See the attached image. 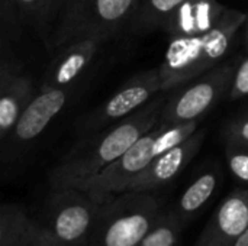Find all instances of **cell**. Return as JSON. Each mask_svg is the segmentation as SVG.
Here are the masks:
<instances>
[{"label":"cell","mask_w":248,"mask_h":246,"mask_svg":"<svg viewBox=\"0 0 248 246\" xmlns=\"http://www.w3.org/2000/svg\"><path fill=\"white\" fill-rule=\"evenodd\" d=\"M169 93L160 91L135 113L77 141L51 170L49 184L52 190L77 187L118 159L135 141L160 122Z\"/></svg>","instance_id":"1"},{"label":"cell","mask_w":248,"mask_h":246,"mask_svg":"<svg viewBox=\"0 0 248 246\" xmlns=\"http://www.w3.org/2000/svg\"><path fill=\"white\" fill-rule=\"evenodd\" d=\"M247 13L228 7L209 32L170 39L158 67L161 91H171L217 67L231 49Z\"/></svg>","instance_id":"2"},{"label":"cell","mask_w":248,"mask_h":246,"mask_svg":"<svg viewBox=\"0 0 248 246\" xmlns=\"http://www.w3.org/2000/svg\"><path fill=\"white\" fill-rule=\"evenodd\" d=\"M198 125L199 120L173 125L158 122L151 130L135 141L118 159L94 177L77 186V188L86 191L97 203H103L109 197L126 191L134 178L140 175L154 158L195 133Z\"/></svg>","instance_id":"3"},{"label":"cell","mask_w":248,"mask_h":246,"mask_svg":"<svg viewBox=\"0 0 248 246\" xmlns=\"http://www.w3.org/2000/svg\"><path fill=\"white\" fill-rule=\"evenodd\" d=\"M100 203L77 187L54 188L44 210L32 219L29 244L89 246Z\"/></svg>","instance_id":"4"},{"label":"cell","mask_w":248,"mask_h":246,"mask_svg":"<svg viewBox=\"0 0 248 246\" xmlns=\"http://www.w3.org/2000/svg\"><path fill=\"white\" fill-rule=\"evenodd\" d=\"M166 213L148 191H124L100 203L89 246H137Z\"/></svg>","instance_id":"5"},{"label":"cell","mask_w":248,"mask_h":246,"mask_svg":"<svg viewBox=\"0 0 248 246\" xmlns=\"http://www.w3.org/2000/svg\"><path fill=\"white\" fill-rule=\"evenodd\" d=\"M140 0H68L49 36V49L80 41L106 42L126 32Z\"/></svg>","instance_id":"6"},{"label":"cell","mask_w":248,"mask_h":246,"mask_svg":"<svg viewBox=\"0 0 248 246\" xmlns=\"http://www.w3.org/2000/svg\"><path fill=\"white\" fill-rule=\"evenodd\" d=\"M235 67V64H221L190 80L186 88L166 100L160 122L173 125L199 120L230 93Z\"/></svg>","instance_id":"7"},{"label":"cell","mask_w":248,"mask_h":246,"mask_svg":"<svg viewBox=\"0 0 248 246\" xmlns=\"http://www.w3.org/2000/svg\"><path fill=\"white\" fill-rule=\"evenodd\" d=\"M73 90L41 87L26 104L15 128L0 145V158L10 161L23 154L65 107Z\"/></svg>","instance_id":"8"},{"label":"cell","mask_w":248,"mask_h":246,"mask_svg":"<svg viewBox=\"0 0 248 246\" xmlns=\"http://www.w3.org/2000/svg\"><path fill=\"white\" fill-rule=\"evenodd\" d=\"M160 91L161 80L158 68L142 71L128 78L105 103L86 115L78 125V132L84 136L113 125L140 110Z\"/></svg>","instance_id":"9"},{"label":"cell","mask_w":248,"mask_h":246,"mask_svg":"<svg viewBox=\"0 0 248 246\" xmlns=\"http://www.w3.org/2000/svg\"><path fill=\"white\" fill-rule=\"evenodd\" d=\"M247 229L248 187H240L221 202L195 246H234Z\"/></svg>","instance_id":"10"},{"label":"cell","mask_w":248,"mask_h":246,"mask_svg":"<svg viewBox=\"0 0 248 246\" xmlns=\"http://www.w3.org/2000/svg\"><path fill=\"white\" fill-rule=\"evenodd\" d=\"M205 139L203 130H196L179 145L160 154L151 164L134 178L126 191H154L171 183L199 152Z\"/></svg>","instance_id":"11"},{"label":"cell","mask_w":248,"mask_h":246,"mask_svg":"<svg viewBox=\"0 0 248 246\" xmlns=\"http://www.w3.org/2000/svg\"><path fill=\"white\" fill-rule=\"evenodd\" d=\"M100 45L102 42L94 39H80L57 49L41 87L73 90L93 62Z\"/></svg>","instance_id":"12"},{"label":"cell","mask_w":248,"mask_h":246,"mask_svg":"<svg viewBox=\"0 0 248 246\" xmlns=\"http://www.w3.org/2000/svg\"><path fill=\"white\" fill-rule=\"evenodd\" d=\"M228 7L218 0H185L164 26L170 39L209 32Z\"/></svg>","instance_id":"13"},{"label":"cell","mask_w":248,"mask_h":246,"mask_svg":"<svg viewBox=\"0 0 248 246\" xmlns=\"http://www.w3.org/2000/svg\"><path fill=\"white\" fill-rule=\"evenodd\" d=\"M33 83L29 77L16 74L0 93V145L15 128L26 104L33 97Z\"/></svg>","instance_id":"14"},{"label":"cell","mask_w":248,"mask_h":246,"mask_svg":"<svg viewBox=\"0 0 248 246\" xmlns=\"http://www.w3.org/2000/svg\"><path fill=\"white\" fill-rule=\"evenodd\" d=\"M218 187V173L214 170L202 173L195 181L183 191L173 209L171 215L176 217L179 225L185 229L211 200Z\"/></svg>","instance_id":"15"},{"label":"cell","mask_w":248,"mask_h":246,"mask_svg":"<svg viewBox=\"0 0 248 246\" xmlns=\"http://www.w3.org/2000/svg\"><path fill=\"white\" fill-rule=\"evenodd\" d=\"M183 1L185 0H140L126 32L145 33L164 29L171 14Z\"/></svg>","instance_id":"16"},{"label":"cell","mask_w":248,"mask_h":246,"mask_svg":"<svg viewBox=\"0 0 248 246\" xmlns=\"http://www.w3.org/2000/svg\"><path fill=\"white\" fill-rule=\"evenodd\" d=\"M32 219L17 204L0 203V246H22L29 239Z\"/></svg>","instance_id":"17"},{"label":"cell","mask_w":248,"mask_h":246,"mask_svg":"<svg viewBox=\"0 0 248 246\" xmlns=\"http://www.w3.org/2000/svg\"><path fill=\"white\" fill-rule=\"evenodd\" d=\"M183 228L170 210H166L160 222L144 236L137 246H177Z\"/></svg>","instance_id":"18"},{"label":"cell","mask_w":248,"mask_h":246,"mask_svg":"<svg viewBox=\"0 0 248 246\" xmlns=\"http://www.w3.org/2000/svg\"><path fill=\"white\" fill-rule=\"evenodd\" d=\"M225 155L232 175L248 187V146L227 142Z\"/></svg>","instance_id":"19"},{"label":"cell","mask_w":248,"mask_h":246,"mask_svg":"<svg viewBox=\"0 0 248 246\" xmlns=\"http://www.w3.org/2000/svg\"><path fill=\"white\" fill-rule=\"evenodd\" d=\"M13 3L17 7V10L29 19H49L51 0H13Z\"/></svg>","instance_id":"20"},{"label":"cell","mask_w":248,"mask_h":246,"mask_svg":"<svg viewBox=\"0 0 248 246\" xmlns=\"http://www.w3.org/2000/svg\"><path fill=\"white\" fill-rule=\"evenodd\" d=\"M228 94L231 100H240L248 96V55L235 67L234 78Z\"/></svg>","instance_id":"21"},{"label":"cell","mask_w":248,"mask_h":246,"mask_svg":"<svg viewBox=\"0 0 248 246\" xmlns=\"http://www.w3.org/2000/svg\"><path fill=\"white\" fill-rule=\"evenodd\" d=\"M225 139L228 144L248 146V115L231 120L225 126Z\"/></svg>","instance_id":"22"},{"label":"cell","mask_w":248,"mask_h":246,"mask_svg":"<svg viewBox=\"0 0 248 246\" xmlns=\"http://www.w3.org/2000/svg\"><path fill=\"white\" fill-rule=\"evenodd\" d=\"M16 74H17V68L12 62L0 61V93Z\"/></svg>","instance_id":"23"},{"label":"cell","mask_w":248,"mask_h":246,"mask_svg":"<svg viewBox=\"0 0 248 246\" xmlns=\"http://www.w3.org/2000/svg\"><path fill=\"white\" fill-rule=\"evenodd\" d=\"M68 3V0H51V7H49V17H55L60 14L62 7Z\"/></svg>","instance_id":"24"},{"label":"cell","mask_w":248,"mask_h":246,"mask_svg":"<svg viewBox=\"0 0 248 246\" xmlns=\"http://www.w3.org/2000/svg\"><path fill=\"white\" fill-rule=\"evenodd\" d=\"M234 246H248V229L246 231V233L235 242V245Z\"/></svg>","instance_id":"25"},{"label":"cell","mask_w":248,"mask_h":246,"mask_svg":"<svg viewBox=\"0 0 248 246\" xmlns=\"http://www.w3.org/2000/svg\"><path fill=\"white\" fill-rule=\"evenodd\" d=\"M243 28H244V36H246V42H247V46H248V13H247V17H246V20H244V25H243Z\"/></svg>","instance_id":"26"},{"label":"cell","mask_w":248,"mask_h":246,"mask_svg":"<svg viewBox=\"0 0 248 246\" xmlns=\"http://www.w3.org/2000/svg\"><path fill=\"white\" fill-rule=\"evenodd\" d=\"M3 41H4V35H3L1 26H0V52H1V48H3Z\"/></svg>","instance_id":"27"},{"label":"cell","mask_w":248,"mask_h":246,"mask_svg":"<svg viewBox=\"0 0 248 246\" xmlns=\"http://www.w3.org/2000/svg\"><path fill=\"white\" fill-rule=\"evenodd\" d=\"M22 246H38V245H33V244H29V242H26V244H23Z\"/></svg>","instance_id":"28"},{"label":"cell","mask_w":248,"mask_h":246,"mask_svg":"<svg viewBox=\"0 0 248 246\" xmlns=\"http://www.w3.org/2000/svg\"><path fill=\"white\" fill-rule=\"evenodd\" d=\"M247 115H248V112H247Z\"/></svg>","instance_id":"29"}]
</instances>
